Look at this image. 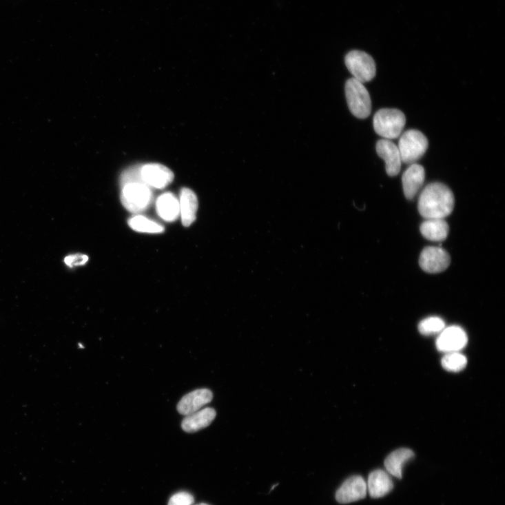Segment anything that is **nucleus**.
Listing matches in <instances>:
<instances>
[{"mask_svg": "<svg viewBox=\"0 0 505 505\" xmlns=\"http://www.w3.org/2000/svg\"><path fill=\"white\" fill-rule=\"evenodd\" d=\"M455 198L451 189L441 183L426 185L421 192L418 211L425 219H444L453 212Z\"/></svg>", "mask_w": 505, "mask_h": 505, "instance_id": "f257e3e1", "label": "nucleus"}, {"mask_svg": "<svg viewBox=\"0 0 505 505\" xmlns=\"http://www.w3.org/2000/svg\"><path fill=\"white\" fill-rule=\"evenodd\" d=\"M406 125L404 114L398 109H381L374 115L375 132L387 140L398 138Z\"/></svg>", "mask_w": 505, "mask_h": 505, "instance_id": "f03ea898", "label": "nucleus"}, {"mask_svg": "<svg viewBox=\"0 0 505 505\" xmlns=\"http://www.w3.org/2000/svg\"><path fill=\"white\" fill-rule=\"evenodd\" d=\"M349 110L356 118L366 119L371 112V100L364 84L355 79H349L344 87Z\"/></svg>", "mask_w": 505, "mask_h": 505, "instance_id": "7ed1b4c3", "label": "nucleus"}, {"mask_svg": "<svg viewBox=\"0 0 505 505\" xmlns=\"http://www.w3.org/2000/svg\"><path fill=\"white\" fill-rule=\"evenodd\" d=\"M152 198L150 187L144 183H132L123 186L121 202L132 213L145 212L151 205Z\"/></svg>", "mask_w": 505, "mask_h": 505, "instance_id": "20e7f679", "label": "nucleus"}, {"mask_svg": "<svg viewBox=\"0 0 505 505\" xmlns=\"http://www.w3.org/2000/svg\"><path fill=\"white\" fill-rule=\"evenodd\" d=\"M398 148L402 163L413 165L423 156L429 148V141L420 132L411 130L401 136Z\"/></svg>", "mask_w": 505, "mask_h": 505, "instance_id": "39448f33", "label": "nucleus"}, {"mask_svg": "<svg viewBox=\"0 0 505 505\" xmlns=\"http://www.w3.org/2000/svg\"><path fill=\"white\" fill-rule=\"evenodd\" d=\"M345 65L354 76L353 79L362 83L371 81L376 74L373 59L368 54L358 50L349 52L344 58Z\"/></svg>", "mask_w": 505, "mask_h": 505, "instance_id": "423d86ee", "label": "nucleus"}, {"mask_svg": "<svg viewBox=\"0 0 505 505\" xmlns=\"http://www.w3.org/2000/svg\"><path fill=\"white\" fill-rule=\"evenodd\" d=\"M419 263L426 273L440 274L449 267L451 257L448 252L441 247H429L422 251Z\"/></svg>", "mask_w": 505, "mask_h": 505, "instance_id": "0eeeda50", "label": "nucleus"}, {"mask_svg": "<svg viewBox=\"0 0 505 505\" xmlns=\"http://www.w3.org/2000/svg\"><path fill=\"white\" fill-rule=\"evenodd\" d=\"M467 333L460 327L444 329L437 340L439 351L445 353L459 352L468 344Z\"/></svg>", "mask_w": 505, "mask_h": 505, "instance_id": "6e6552de", "label": "nucleus"}, {"mask_svg": "<svg viewBox=\"0 0 505 505\" xmlns=\"http://www.w3.org/2000/svg\"><path fill=\"white\" fill-rule=\"evenodd\" d=\"M141 178L142 183L150 187L163 189L173 182L174 175L164 165L149 164L141 167Z\"/></svg>", "mask_w": 505, "mask_h": 505, "instance_id": "1a4fd4ad", "label": "nucleus"}, {"mask_svg": "<svg viewBox=\"0 0 505 505\" xmlns=\"http://www.w3.org/2000/svg\"><path fill=\"white\" fill-rule=\"evenodd\" d=\"M376 151L385 162L387 174L390 176L398 175L402 163L398 146L390 140L383 139L377 143Z\"/></svg>", "mask_w": 505, "mask_h": 505, "instance_id": "9d476101", "label": "nucleus"}, {"mask_svg": "<svg viewBox=\"0 0 505 505\" xmlns=\"http://www.w3.org/2000/svg\"><path fill=\"white\" fill-rule=\"evenodd\" d=\"M367 484L360 476L347 480L336 493V499L341 504H347L364 499L367 493Z\"/></svg>", "mask_w": 505, "mask_h": 505, "instance_id": "9b49d317", "label": "nucleus"}, {"mask_svg": "<svg viewBox=\"0 0 505 505\" xmlns=\"http://www.w3.org/2000/svg\"><path fill=\"white\" fill-rule=\"evenodd\" d=\"M212 400V392L206 388L194 391L181 400L178 404L177 410L180 414L187 416L200 411L203 406L209 404Z\"/></svg>", "mask_w": 505, "mask_h": 505, "instance_id": "f8f14e48", "label": "nucleus"}, {"mask_svg": "<svg viewBox=\"0 0 505 505\" xmlns=\"http://www.w3.org/2000/svg\"><path fill=\"white\" fill-rule=\"evenodd\" d=\"M179 206L183 225L190 226L196 221L198 210V200L196 193L189 188H183L181 192Z\"/></svg>", "mask_w": 505, "mask_h": 505, "instance_id": "ddd939ff", "label": "nucleus"}, {"mask_svg": "<svg viewBox=\"0 0 505 505\" xmlns=\"http://www.w3.org/2000/svg\"><path fill=\"white\" fill-rule=\"evenodd\" d=\"M216 411L212 408H206L185 416L181 423L183 431L187 433H197L206 429L214 420Z\"/></svg>", "mask_w": 505, "mask_h": 505, "instance_id": "4468645a", "label": "nucleus"}, {"mask_svg": "<svg viewBox=\"0 0 505 505\" xmlns=\"http://www.w3.org/2000/svg\"><path fill=\"white\" fill-rule=\"evenodd\" d=\"M425 172L422 166L413 164L406 170L402 176L404 192L408 200H412L422 186Z\"/></svg>", "mask_w": 505, "mask_h": 505, "instance_id": "2eb2a0df", "label": "nucleus"}, {"mask_svg": "<svg viewBox=\"0 0 505 505\" xmlns=\"http://www.w3.org/2000/svg\"><path fill=\"white\" fill-rule=\"evenodd\" d=\"M420 232L426 240L444 242L449 236V226L444 219H426L420 225Z\"/></svg>", "mask_w": 505, "mask_h": 505, "instance_id": "dca6fc26", "label": "nucleus"}, {"mask_svg": "<svg viewBox=\"0 0 505 505\" xmlns=\"http://www.w3.org/2000/svg\"><path fill=\"white\" fill-rule=\"evenodd\" d=\"M393 488V481L387 473L378 470L369 475L367 490L373 498H379L389 493Z\"/></svg>", "mask_w": 505, "mask_h": 505, "instance_id": "f3484780", "label": "nucleus"}, {"mask_svg": "<svg viewBox=\"0 0 505 505\" xmlns=\"http://www.w3.org/2000/svg\"><path fill=\"white\" fill-rule=\"evenodd\" d=\"M156 210L162 219L167 222H174L180 216L179 201L173 193L166 192L158 199Z\"/></svg>", "mask_w": 505, "mask_h": 505, "instance_id": "a211bd4d", "label": "nucleus"}, {"mask_svg": "<svg viewBox=\"0 0 505 505\" xmlns=\"http://www.w3.org/2000/svg\"><path fill=\"white\" fill-rule=\"evenodd\" d=\"M414 453L409 449H400L393 452L384 461L386 470L393 476L401 479L404 464L413 458Z\"/></svg>", "mask_w": 505, "mask_h": 505, "instance_id": "6ab92c4d", "label": "nucleus"}, {"mask_svg": "<svg viewBox=\"0 0 505 505\" xmlns=\"http://www.w3.org/2000/svg\"><path fill=\"white\" fill-rule=\"evenodd\" d=\"M129 225L136 231L150 234H158L165 231V227L161 224L140 215L131 218L129 220Z\"/></svg>", "mask_w": 505, "mask_h": 505, "instance_id": "aec40b11", "label": "nucleus"}, {"mask_svg": "<svg viewBox=\"0 0 505 505\" xmlns=\"http://www.w3.org/2000/svg\"><path fill=\"white\" fill-rule=\"evenodd\" d=\"M468 360L459 352L446 353L442 358L443 368L451 372H459L467 366Z\"/></svg>", "mask_w": 505, "mask_h": 505, "instance_id": "412c9836", "label": "nucleus"}, {"mask_svg": "<svg viewBox=\"0 0 505 505\" xmlns=\"http://www.w3.org/2000/svg\"><path fill=\"white\" fill-rule=\"evenodd\" d=\"M445 329L444 321L438 317H431L421 321L418 325L420 333L431 336L441 333Z\"/></svg>", "mask_w": 505, "mask_h": 505, "instance_id": "4be33fe9", "label": "nucleus"}, {"mask_svg": "<svg viewBox=\"0 0 505 505\" xmlns=\"http://www.w3.org/2000/svg\"><path fill=\"white\" fill-rule=\"evenodd\" d=\"M194 502L195 499L190 493L180 492L170 498L168 505H192Z\"/></svg>", "mask_w": 505, "mask_h": 505, "instance_id": "5701e85b", "label": "nucleus"}, {"mask_svg": "<svg viewBox=\"0 0 505 505\" xmlns=\"http://www.w3.org/2000/svg\"><path fill=\"white\" fill-rule=\"evenodd\" d=\"M89 260V257L87 255L82 254H76L68 256L64 259L65 265L70 267H74L77 266H81L85 265Z\"/></svg>", "mask_w": 505, "mask_h": 505, "instance_id": "b1692460", "label": "nucleus"}, {"mask_svg": "<svg viewBox=\"0 0 505 505\" xmlns=\"http://www.w3.org/2000/svg\"><path fill=\"white\" fill-rule=\"evenodd\" d=\"M197 505H209V504H205V503H200V504H198Z\"/></svg>", "mask_w": 505, "mask_h": 505, "instance_id": "393cba45", "label": "nucleus"}]
</instances>
